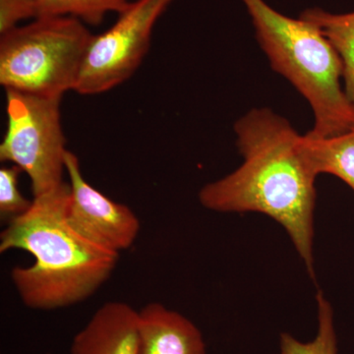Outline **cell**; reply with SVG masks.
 <instances>
[{"instance_id": "6da1fadb", "label": "cell", "mask_w": 354, "mask_h": 354, "mask_svg": "<svg viewBox=\"0 0 354 354\" xmlns=\"http://www.w3.org/2000/svg\"><path fill=\"white\" fill-rule=\"evenodd\" d=\"M239 169L206 184L203 207L218 213H260L285 228L309 276L315 279L314 213L317 176L290 121L270 109H253L235 122Z\"/></svg>"}, {"instance_id": "7a4b0ae2", "label": "cell", "mask_w": 354, "mask_h": 354, "mask_svg": "<svg viewBox=\"0 0 354 354\" xmlns=\"http://www.w3.org/2000/svg\"><path fill=\"white\" fill-rule=\"evenodd\" d=\"M69 183L34 198L31 208L9 221L0 234V252L27 251L30 267H15L11 279L29 308H64L87 299L108 281L120 254L84 239L66 218Z\"/></svg>"}, {"instance_id": "3957f363", "label": "cell", "mask_w": 354, "mask_h": 354, "mask_svg": "<svg viewBox=\"0 0 354 354\" xmlns=\"http://www.w3.org/2000/svg\"><path fill=\"white\" fill-rule=\"evenodd\" d=\"M241 1L272 70L309 102L315 121L308 134L330 137L353 130L354 106L342 82L344 66L330 41L311 23L286 17L264 0Z\"/></svg>"}, {"instance_id": "277c9868", "label": "cell", "mask_w": 354, "mask_h": 354, "mask_svg": "<svg viewBox=\"0 0 354 354\" xmlns=\"http://www.w3.org/2000/svg\"><path fill=\"white\" fill-rule=\"evenodd\" d=\"M94 35L72 17H41L0 36V84L44 97L74 91Z\"/></svg>"}, {"instance_id": "5b68a950", "label": "cell", "mask_w": 354, "mask_h": 354, "mask_svg": "<svg viewBox=\"0 0 354 354\" xmlns=\"http://www.w3.org/2000/svg\"><path fill=\"white\" fill-rule=\"evenodd\" d=\"M6 92L7 129L0 144V160L28 174L34 198L50 194L65 183L68 150L62 130V97Z\"/></svg>"}, {"instance_id": "8992f818", "label": "cell", "mask_w": 354, "mask_h": 354, "mask_svg": "<svg viewBox=\"0 0 354 354\" xmlns=\"http://www.w3.org/2000/svg\"><path fill=\"white\" fill-rule=\"evenodd\" d=\"M176 0H134L109 29L93 36L74 91L101 95L131 78L150 48L153 28Z\"/></svg>"}, {"instance_id": "52a82bcc", "label": "cell", "mask_w": 354, "mask_h": 354, "mask_svg": "<svg viewBox=\"0 0 354 354\" xmlns=\"http://www.w3.org/2000/svg\"><path fill=\"white\" fill-rule=\"evenodd\" d=\"M66 172L70 196L66 218L84 239L104 250L120 254L136 241L140 221L127 205L114 202L84 178L75 153L67 152Z\"/></svg>"}, {"instance_id": "ba28073f", "label": "cell", "mask_w": 354, "mask_h": 354, "mask_svg": "<svg viewBox=\"0 0 354 354\" xmlns=\"http://www.w3.org/2000/svg\"><path fill=\"white\" fill-rule=\"evenodd\" d=\"M70 354H140L139 311L124 302L102 305L74 337Z\"/></svg>"}, {"instance_id": "9c48e42d", "label": "cell", "mask_w": 354, "mask_h": 354, "mask_svg": "<svg viewBox=\"0 0 354 354\" xmlns=\"http://www.w3.org/2000/svg\"><path fill=\"white\" fill-rule=\"evenodd\" d=\"M140 354H206L201 330L160 304L139 311Z\"/></svg>"}, {"instance_id": "30bf717a", "label": "cell", "mask_w": 354, "mask_h": 354, "mask_svg": "<svg viewBox=\"0 0 354 354\" xmlns=\"http://www.w3.org/2000/svg\"><path fill=\"white\" fill-rule=\"evenodd\" d=\"M299 144L316 176L325 174L337 177L354 192V129L330 137L306 133L301 135Z\"/></svg>"}, {"instance_id": "8fae6325", "label": "cell", "mask_w": 354, "mask_h": 354, "mask_svg": "<svg viewBox=\"0 0 354 354\" xmlns=\"http://www.w3.org/2000/svg\"><path fill=\"white\" fill-rule=\"evenodd\" d=\"M300 18L315 26L339 53L344 66V93L354 106V12L333 14L321 8H310Z\"/></svg>"}, {"instance_id": "7c38bea8", "label": "cell", "mask_w": 354, "mask_h": 354, "mask_svg": "<svg viewBox=\"0 0 354 354\" xmlns=\"http://www.w3.org/2000/svg\"><path fill=\"white\" fill-rule=\"evenodd\" d=\"M38 18L72 17L86 25L101 24L109 13L120 14L134 0H36Z\"/></svg>"}, {"instance_id": "4fadbf2b", "label": "cell", "mask_w": 354, "mask_h": 354, "mask_svg": "<svg viewBox=\"0 0 354 354\" xmlns=\"http://www.w3.org/2000/svg\"><path fill=\"white\" fill-rule=\"evenodd\" d=\"M318 330L312 341L304 342L288 333L279 335L281 354H339L334 310L321 291L317 293Z\"/></svg>"}, {"instance_id": "5bb4252c", "label": "cell", "mask_w": 354, "mask_h": 354, "mask_svg": "<svg viewBox=\"0 0 354 354\" xmlns=\"http://www.w3.org/2000/svg\"><path fill=\"white\" fill-rule=\"evenodd\" d=\"M21 172L20 167L15 165L0 169V215L2 220H13L31 208L32 201L26 199L18 187Z\"/></svg>"}, {"instance_id": "9a60e30c", "label": "cell", "mask_w": 354, "mask_h": 354, "mask_svg": "<svg viewBox=\"0 0 354 354\" xmlns=\"http://www.w3.org/2000/svg\"><path fill=\"white\" fill-rule=\"evenodd\" d=\"M37 18L36 0H0V36L19 27L23 21Z\"/></svg>"}]
</instances>
